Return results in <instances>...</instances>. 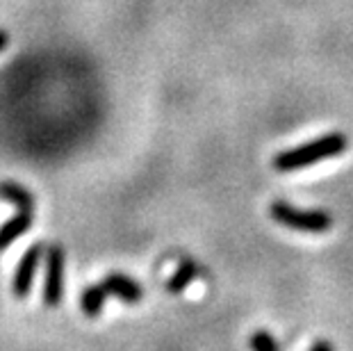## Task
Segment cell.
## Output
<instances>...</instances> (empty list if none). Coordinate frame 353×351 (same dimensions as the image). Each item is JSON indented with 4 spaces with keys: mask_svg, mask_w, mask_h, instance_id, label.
Masks as SVG:
<instances>
[{
    "mask_svg": "<svg viewBox=\"0 0 353 351\" xmlns=\"http://www.w3.org/2000/svg\"><path fill=\"white\" fill-rule=\"evenodd\" d=\"M64 249L59 244L48 246L46 251V276H43V303L55 308L64 294Z\"/></svg>",
    "mask_w": 353,
    "mask_h": 351,
    "instance_id": "obj_3",
    "label": "cell"
},
{
    "mask_svg": "<svg viewBox=\"0 0 353 351\" xmlns=\"http://www.w3.org/2000/svg\"><path fill=\"white\" fill-rule=\"evenodd\" d=\"M101 285H103L105 292H108V297L121 299L123 303H139L141 299H144V288L125 274L112 272L101 281Z\"/></svg>",
    "mask_w": 353,
    "mask_h": 351,
    "instance_id": "obj_5",
    "label": "cell"
},
{
    "mask_svg": "<svg viewBox=\"0 0 353 351\" xmlns=\"http://www.w3.org/2000/svg\"><path fill=\"white\" fill-rule=\"evenodd\" d=\"M199 274H201V267L194 263V260L183 258V260H180V265H178V270L169 279L167 290H169L171 294H180L187 285H190L192 281L199 279Z\"/></svg>",
    "mask_w": 353,
    "mask_h": 351,
    "instance_id": "obj_8",
    "label": "cell"
},
{
    "mask_svg": "<svg viewBox=\"0 0 353 351\" xmlns=\"http://www.w3.org/2000/svg\"><path fill=\"white\" fill-rule=\"evenodd\" d=\"M7 43H10V34H7L5 30H0V53L7 48Z\"/></svg>",
    "mask_w": 353,
    "mask_h": 351,
    "instance_id": "obj_12",
    "label": "cell"
},
{
    "mask_svg": "<svg viewBox=\"0 0 353 351\" xmlns=\"http://www.w3.org/2000/svg\"><path fill=\"white\" fill-rule=\"evenodd\" d=\"M108 301V292L103 290V285H89L82 290L80 294V308L87 317H99L103 312V305Z\"/></svg>",
    "mask_w": 353,
    "mask_h": 351,
    "instance_id": "obj_9",
    "label": "cell"
},
{
    "mask_svg": "<svg viewBox=\"0 0 353 351\" xmlns=\"http://www.w3.org/2000/svg\"><path fill=\"white\" fill-rule=\"evenodd\" d=\"M310 351H335V347H333V342H328V340H317L310 347Z\"/></svg>",
    "mask_w": 353,
    "mask_h": 351,
    "instance_id": "obj_11",
    "label": "cell"
},
{
    "mask_svg": "<svg viewBox=\"0 0 353 351\" xmlns=\"http://www.w3.org/2000/svg\"><path fill=\"white\" fill-rule=\"evenodd\" d=\"M0 199H5L7 203L19 208V212H32L34 214V197L30 194L23 185L3 181L0 183Z\"/></svg>",
    "mask_w": 353,
    "mask_h": 351,
    "instance_id": "obj_7",
    "label": "cell"
},
{
    "mask_svg": "<svg viewBox=\"0 0 353 351\" xmlns=\"http://www.w3.org/2000/svg\"><path fill=\"white\" fill-rule=\"evenodd\" d=\"M41 256H43L41 244H32L23 253V258H21V263H19L17 272H14V279H12V292L17 299H26L30 294L32 283H34V274H37V270H39Z\"/></svg>",
    "mask_w": 353,
    "mask_h": 351,
    "instance_id": "obj_4",
    "label": "cell"
},
{
    "mask_svg": "<svg viewBox=\"0 0 353 351\" xmlns=\"http://www.w3.org/2000/svg\"><path fill=\"white\" fill-rule=\"evenodd\" d=\"M347 146L349 139L344 132H328L324 137H317L312 141H305V144H299L294 148L278 153L274 158V169L281 171V174H290V171L312 167V164H317L321 160L342 155L347 151Z\"/></svg>",
    "mask_w": 353,
    "mask_h": 351,
    "instance_id": "obj_1",
    "label": "cell"
},
{
    "mask_svg": "<svg viewBox=\"0 0 353 351\" xmlns=\"http://www.w3.org/2000/svg\"><path fill=\"white\" fill-rule=\"evenodd\" d=\"M269 214L276 223H281L285 228L299 230V233H328L333 228V217L324 210H301L294 208L288 201L276 199L269 205Z\"/></svg>",
    "mask_w": 353,
    "mask_h": 351,
    "instance_id": "obj_2",
    "label": "cell"
},
{
    "mask_svg": "<svg viewBox=\"0 0 353 351\" xmlns=\"http://www.w3.org/2000/svg\"><path fill=\"white\" fill-rule=\"evenodd\" d=\"M30 226H32V212H19L10 217V219L0 226V251H5L7 246L17 242L21 235H26Z\"/></svg>",
    "mask_w": 353,
    "mask_h": 351,
    "instance_id": "obj_6",
    "label": "cell"
},
{
    "mask_svg": "<svg viewBox=\"0 0 353 351\" xmlns=\"http://www.w3.org/2000/svg\"><path fill=\"white\" fill-rule=\"evenodd\" d=\"M249 345H251L253 351H281L278 340L269 331H265V328H258V331L251 333Z\"/></svg>",
    "mask_w": 353,
    "mask_h": 351,
    "instance_id": "obj_10",
    "label": "cell"
}]
</instances>
